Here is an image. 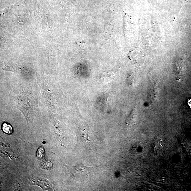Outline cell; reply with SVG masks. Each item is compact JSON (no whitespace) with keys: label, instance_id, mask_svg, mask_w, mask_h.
I'll list each match as a JSON object with an SVG mask.
<instances>
[{"label":"cell","instance_id":"cell-5","mask_svg":"<svg viewBox=\"0 0 191 191\" xmlns=\"http://www.w3.org/2000/svg\"><path fill=\"white\" fill-rule=\"evenodd\" d=\"M36 155L38 158L40 160L43 159L44 157L45 151L43 147H40L38 149L37 153H36Z\"/></svg>","mask_w":191,"mask_h":191},{"label":"cell","instance_id":"cell-1","mask_svg":"<svg viewBox=\"0 0 191 191\" xmlns=\"http://www.w3.org/2000/svg\"><path fill=\"white\" fill-rule=\"evenodd\" d=\"M96 167H91L85 166L83 164H81L75 167V170L77 173L80 174H84L87 176H89L90 173H91Z\"/></svg>","mask_w":191,"mask_h":191},{"label":"cell","instance_id":"cell-2","mask_svg":"<svg viewBox=\"0 0 191 191\" xmlns=\"http://www.w3.org/2000/svg\"><path fill=\"white\" fill-rule=\"evenodd\" d=\"M144 53L140 49L134 50L129 55L130 59L135 62L142 61L144 59Z\"/></svg>","mask_w":191,"mask_h":191},{"label":"cell","instance_id":"cell-4","mask_svg":"<svg viewBox=\"0 0 191 191\" xmlns=\"http://www.w3.org/2000/svg\"><path fill=\"white\" fill-rule=\"evenodd\" d=\"M2 130L4 133L8 134V135H10L13 132L12 126L10 124L7 123H3L2 126Z\"/></svg>","mask_w":191,"mask_h":191},{"label":"cell","instance_id":"cell-3","mask_svg":"<svg viewBox=\"0 0 191 191\" xmlns=\"http://www.w3.org/2000/svg\"><path fill=\"white\" fill-rule=\"evenodd\" d=\"M115 75L113 73H106L100 75V80L102 83H106L114 78Z\"/></svg>","mask_w":191,"mask_h":191}]
</instances>
